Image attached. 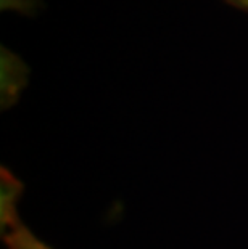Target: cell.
<instances>
[{"instance_id": "1", "label": "cell", "mask_w": 248, "mask_h": 249, "mask_svg": "<svg viewBox=\"0 0 248 249\" xmlns=\"http://www.w3.org/2000/svg\"><path fill=\"white\" fill-rule=\"evenodd\" d=\"M21 183L8 171H2V198H0V233L7 249H52L21 222L18 199Z\"/></svg>"}, {"instance_id": "2", "label": "cell", "mask_w": 248, "mask_h": 249, "mask_svg": "<svg viewBox=\"0 0 248 249\" xmlns=\"http://www.w3.org/2000/svg\"><path fill=\"white\" fill-rule=\"evenodd\" d=\"M237 5H240V7H247L248 8V0H234Z\"/></svg>"}]
</instances>
